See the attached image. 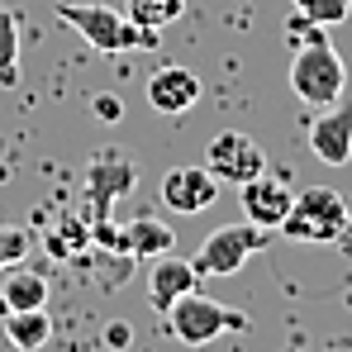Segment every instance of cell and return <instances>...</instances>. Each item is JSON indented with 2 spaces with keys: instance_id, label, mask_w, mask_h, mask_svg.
<instances>
[{
  "instance_id": "1",
  "label": "cell",
  "mask_w": 352,
  "mask_h": 352,
  "mask_svg": "<svg viewBox=\"0 0 352 352\" xmlns=\"http://www.w3.org/2000/svg\"><path fill=\"white\" fill-rule=\"evenodd\" d=\"M58 10V19L67 29H76L91 48H100V53H124V48H157V29H138L124 10L115 5H96V0H62L53 5Z\"/></svg>"
},
{
  "instance_id": "19",
  "label": "cell",
  "mask_w": 352,
  "mask_h": 352,
  "mask_svg": "<svg viewBox=\"0 0 352 352\" xmlns=\"http://www.w3.org/2000/svg\"><path fill=\"white\" fill-rule=\"evenodd\" d=\"M291 10L300 14V19L329 29V24H343V19L352 14V0H291Z\"/></svg>"
},
{
  "instance_id": "6",
  "label": "cell",
  "mask_w": 352,
  "mask_h": 352,
  "mask_svg": "<svg viewBox=\"0 0 352 352\" xmlns=\"http://www.w3.org/2000/svg\"><path fill=\"white\" fill-rule=\"evenodd\" d=\"M81 186H86V200H91V224H105L115 200H124L138 186V167H133L129 153H96L81 172Z\"/></svg>"
},
{
  "instance_id": "20",
  "label": "cell",
  "mask_w": 352,
  "mask_h": 352,
  "mask_svg": "<svg viewBox=\"0 0 352 352\" xmlns=\"http://www.w3.org/2000/svg\"><path fill=\"white\" fill-rule=\"evenodd\" d=\"M96 115H100V124H119L124 119V100L119 96H96Z\"/></svg>"
},
{
  "instance_id": "18",
  "label": "cell",
  "mask_w": 352,
  "mask_h": 352,
  "mask_svg": "<svg viewBox=\"0 0 352 352\" xmlns=\"http://www.w3.org/2000/svg\"><path fill=\"white\" fill-rule=\"evenodd\" d=\"M19 76V19L0 10V86H14Z\"/></svg>"
},
{
  "instance_id": "13",
  "label": "cell",
  "mask_w": 352,
  "mask_h": 352,
  "mask_svg": "<svg viewBox=\"0 0 352 352\" xmlns=\"http://www.w3.org/2000/svg\"><path fill=\"white\" fill-rule=\"evenodd\" d=\"M0 309H48V276L34 272V267H14L5 276Z\"/></svg>"
},
{
  "instance_id": "15",
  "label": "cell",
  "mask_w": 352,
  "mask_h": 352,
  "mask_svg": "<svg viewBox=\"0 0 352 352\" xmlns=\"http://www.w3.org/2000/svg\"><path fill=\"white\" fill-rule=\"evenodd\" d=\"M124 229V243H129V257H162V252H172L176 248V234L162 224V219H129V224H119Z\"/></svg>"
},
{
  "instance_id": "5",
  "label": "cell",
  "mask_w": 352,
  "mask_h": 352,
  "mask_svg": "<svg viewBox=\"0 0 352 352\" xmlns=\"http://www.w3.org/2000/svg\"><path fill=\"white\" fill-rule=\"evenodd\" d=\"M272 229H257V224H224V229H214V234L205 238L200 248H195V257H190V267H195V276L205 281V276H234L248 267V257H257L262 248H272Z\"/></svg>"
},
{
  "instance_id": "8",
  "label": "cell",
  "mask_w": 352,
  "mask_h": 352,
  "mask_svg": "<svg viewBox=\"0 0 352 352\" xmlns=\"http://www.w3.org/2000/svg\"><path fill=\"white\" fill-rule=\"evenodd\" d=\"M243 190V214H248V224H257V229H281L286 224V214H291L295 205V190L281 181V176H257V181H248V186H238Z\"/></svg>"
},
{
  "instance_id": "10",
  "label": "cell",
  "mask_w": 352,
  "mask_h": 352,
  "mask_svg": "<svg viewBox=\"0 0 352 352\" xmlns=\"http://www.w3.org/2000/svg\"><path fill=\"white\" fill-rule=\"evenodd\" d=\"M309 148L319 162L329 167H348L352 162V105H329L309 124Z\"/></svg>"
},
{
  "instance_id": "2",
  "label": "cell",
  "mask_w": 352,
  "mask_h": 352,
  "mask_svg": "<svg viewBox=\"0 0 352 352\" xmlns=\"http://www.w3.org/2000/svg\"><path fill=\"white\" fill-rule=\"evenodd\" d=\"M276 234L291 238V243H348L352 210H348V200H343V190H333V186L295 190V205Z\"/></svg>"
},
{
  "instance_id": "21",
  "label": "cell",
  "mask_w": 352,
  "mask_h": 352,
  "mask_svg": "<svg viewBox=\"0 0 352 352\" xmlns=\"http://www.w3.org/2000/svg\"><path fill=\"white\" fill-rule=\"evenodd\" d=\"M0 272H5V252H0Z\"/></svg>"
},
{
  "instance_id": "12",
  "label": "cell",
  "mask_w": 352,
  "mask_h": 352,
  "mask_svg": "<svg viewBox=\"0 0 352 352\" xmlns=\"http://www.w3.org/2000/svg\"><path fill=\"white\" fill-rule=\"evenodd\" d=\"M200 286V276H195V267L186 262V257H176V252H162V257H153V267H148V300H153V309H172L181 295H190Z\"/></svg>"
},
{
  "instance_id": "16",
  "label": "cell",
  "mask_w": 352,
  "mask_h": 352,
  "mask_svg": "<svg viewBox=\"0 0 352 352\" xmlns=\"http://www.w3.org/2000/svg\"><path fill=\"white\" fill-rule=\"evenodd\" d=\"M43 248L62 257V262H76L86 248H96L91 243V219H81V214H58V224H53V234H43Z\"/></svg>"
},
{
  "instance_id": "7",
  "label": "cell",
  "mask_w": 352,
  "mask_h": 352,
  "mask_svg": "<svg viewBox=\"0 0 352 352\" xmlns=\"http://www.w3.org/2000/svg\"><path fill=\"white\" fill-rule=\"evenodd\" d=\"M205 172L214 181H229V186H248V181H257L267 172V153H262L257 138H248L238 129H224L205 148Z\"/></svg>"
},
{
  "instance_id": "9",
  "label": "cell",
  "mask_w": 352,
  "mask_h": 352,
  "mask_svg": "<svg viewBox=\"0 0 352 352\" xmlns=\"http://www.w3.org/2000/svg\"><path fill=\"white\" fill-rule=\"evenodd\" d=\"M219 200V181L205 167H172L162 176V205L176 214H205Z\"/></svg>"
},
{
  "instance_id": "17",
  "label": "cell",
  "mask_w": 352,
  "mask_h": 352,
  "mask_svg": "<svg viewBox=\"0 0 352 352\" xmlns=\"http://www.w3.org/2000/svg\"><path fill=\"white\" fill-rule=\"evenodd\" d=\"M124 14L138 24V29H167L186 14V0H124Z\"/></svg>"
},
{
  "instance_id": "4",
  "label": "cell",
  "mask_w": 352,
  "mask_h": 352,
  "mask_svg": "<svg viewBox=\"0 0 352 352\" xmlns=\"http://www.w3.org/2000/svg\"><path fill=\"white\" fill-rule=\"evenodd\" d=\"M291 91L300 105H309V110H329V105H338V96H343V58L333 53V43L329 38H319V43H300L291 58Z\"/></svg>"
},
{
  "instance_id": "3",
  "label": "cell",
  "mask_w": 352,
  "mask_h": 352,
  "mask_svg": "<svg viewBox=\"0 0 352 352\" xmlns=\"http://www.w3.org/2000/svg\"><path fill=\"white\" fill-rule=\"evenodd\" d=\"M238 329H248V314L224 305V300H214V295H200V291L181 295L167 309V333L176 343H186V348H205L219 333H238Z\"/></svg>"
},
{
  "instance_id": "14",
  "label": "cell",
  "mask_w": 352,
  "mask_h": 352,
  "mask_svg": "<svg viewBox=\"0 0 352 352\" xmlns=\"http://www.w3.org/2000/svg\"><path fill=\"white\" fill-rule=\"evenodd\" d=\"M5 314V333H10V343L19 352H38L48 348V338H53V319H48V309H0Z\"/></svg>"
},
{
  "instance_id": "11",
  "label": "cell",
  "mask_w": 352,
  "mask_h": 352,
  "mask_svg": "<svg viewBox=\"0 0 352 352\" xmlns=\"http://www.w3.org/2000/svg\"><path fill=\"white\" fill-rule=\"evenodd\" d=\"M195 100H200V76L190 67H176L172 62V67H157L148 76V105L157 115H186Z\"/></svg>"
}]
</instances>
